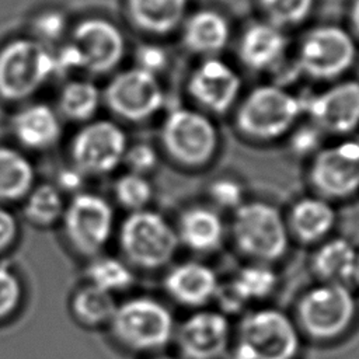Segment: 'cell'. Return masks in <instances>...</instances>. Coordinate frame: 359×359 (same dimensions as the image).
Here are the masks:
<instances>
[{
  "mask_svg": "<svg viewBox=\"0 0 359 359\" xmlns=\"http://www.w3.org/2000/svg\"><path fill=\"white\" fill-rule=\"evenodd\" d=\"M108 325L112 337L135 352L160 351L174 335L171 313L151 297H132L118 304Z\"/></svg>",
  "mask_w": 359,
  "mask_h": 359,
  "instance_id": "1",
  "label": "cell"
},
{
  "mask_svg": "<svg viewBox=\"0 0 359 359\" xmlns=\"http://www.w3.org/2000/svg\"><path fill=\"white\" fill-rule=\"evenodd\" d=\"M52 79V49L36 39H13L0 49V97L4 100H28Z\"/></svg>",
  "mask_w": 359,
  "mask_h": 359,
  "instance_id": "2",
  "label": "cell"
},
{
  "mask_svg": "<svg viewBox=\"0 0 359 359\" xmlns=\"http://www.w3.org/2000/svg\"><path fill=\"white\" fill-rule=\"evenodd\" d=\"M231 233L237 248L259 264L278 261L287 251V224L280 212L265 202H247L238 206Z\"/></svg>",
  "mask_w": 359,
  "mask_h": 359,
  "instance_id": "3",
  "label": "cell"
},
{
  "mask_svg": "<svg viewBox=\"0 0 359 359\" xmlns=\"http://www.w3.org/2000/svg\"><path fill=\"white\" fill-rule=\"evenodd\" d=\"M118 240L128 262L142 269L167 265L180 243L172 226L160 213L147 209L130 212L123 219Z\"/></svg>",
  "mask_w": 359,
  "mask_h": 359,
  "instance_id": "4",
  "label": "cell"
},
{
  "mask_svg": "<svg viewBox=\"0 0 359 359\" xmlns=\"http://www.w3.org/2000/svg\"><path fill=\"white\" fill-rule=\"evenodd\" d=\"M299 349L290 318L276 309H259L241 320L233 359H294Z\"/></svg>",
  "mask_w": 359,
  "mask_h": 359,
  "instance_id": "5",
  "label": "cell"
},
{
  "mask_svg": "<svg viewBox=\"0 0 359 359\" xmlns=\"http://www.w3.org/2000/svg\"><path fill=\"white\" fill-rule=\"evenodd\" d=\"M356 300L346 285L321 283L307 290L297 304L302 331L316 341L341 337L353 323Z\"/></svg>",
  "mask_w": 359,
  "mask_h": 359,
  "instance_id": "6",
  "label": "cell"
},
{
  "mask_svg": "<svg viewBox=\"0 0 359 359\" xmlns=\"http://www.w3.org/2000/svg\"><path fill=\"white\" fill-rule=\"evenodd\" d=\"M303 104L276 86L254 88L237 111V126L248 137L271 140L286 133L299 118Z\"/></svg>",
  "mask_w": 359,
  "mask_h": 359,
  "instance_id": "7",
  "label": "cell"
},
{
  "mask_svg": "<svg viewBox=\"0 0 359 359\" xmlns=\"http://www.w3.org/2000/svg\"><path fill=\"white\" fill-rule=\"evenodd\" d=\"M63 231L70 247L83 257H97L114 230V209L94 192H79L65 206Z\"/></svg>",
  "mask_w": 359,
  "mask_h": 359,
  "instance_id": "8",
  "label": "cell"
},
{
  "mask_svg": "<svg viewBox=\"0 0 359 359\" xmlns=\"http://www.w3.org/2000/svg\"><path fill=\"white\" fill-rule=\"evenodd\" d=\"M161 143L180 164L199 167L210 161L217 147V133L205 115L191 109H175L161 126Z\"/></svg>",
  "mask_w": 359,
  "mask_h": 359,
  "instance_id": "9",
  "label": "cell"
},
{
  "mask_svg": "<svg viewBox=\"0 0 359 359\" xmlns=\"http://www.w3.org/2000/svg\"><path fill=\"white\" fill-rule=\"evenodd\" d=\"M128 142L116 123L100 119L84 123L70 142L72 164L88 175L112 172L122 161Z\"/></svg>",
  "mask_w": 359,
  "mask_h": 359,
  "instance_id": "10",
  "label": "cell"
},
{
  "mask_svg": "<svg viewBox=\"0 0 359 359\" xmlns=\"http://www.w3.org/2000/svg\"><path fill=\"white\" fill-rule=\"evenodd\" d=\"M356 56L355 42L339 27L311 29L300 45L299 69L317 80H332L344 74Z\"/></svg>",
  "mask_w": 359,
  "mask_h": 359,
  "instance_id": "11",
  "label": "cell"
},
{
  "mask_svg": "<svg viewBox=\"0 0 359 359\" xmlns=\"http://www.w3.org/2000/svg\"><path fill=\"white\" fill-rule=\"evenodd\" d=\"M102 98L115 115L132 122L150 118L164 102L157 77L137 67L118 73L107 86Z\"/></svg>",
  "mask_w": 359,
  "mask_h": 359,
  "instance_id": "12",
  "label": "cell"
},
{
  "mask_svg": "<svg viewBox=\"0 0 359 359\" xmlns=\"http://www.w3.org/2000/svg\"><path fill=\"white\" fill-rule=\"evenodd\" d=\"M310 184L320 198L344 199L359 191V142L345 140L320 150L310 167Z\"/></svg>",
  "mask_w": 359,
  "mask_h": 359,
  "instance_id": "13",
  "label": "cell"
},
{
  "mask_svg": "<svg viewBox=\"0 0 359 359\" xmlns=\"http://www.w3.org/2000/svg\"><path fill=\"white\" fill-rule=\"evenodd\" d=\"M80 53L83 70L104 74L115 69L125 52V39L119 28L102 18L80 21L69 39Z\"/></svg>",
  "mask_w": 359,
  "mask_h": 359,
  "instance_id": "14",
  "label": "cell"
},
{
  "mask_svg": "<svg viewBox=\"0 0 359 359\" xmlns=\"http://www.w3.org/2000/svg\"><path fill=\"white\" fill-rule=\"evenodd\" d=\"M230 324L220 311H198L177 331V345L185 359H219L227 349Z\"/></svg>",
  "mask_w": 359,
  "mask_h": 359,
  "instance_id": "15",
  "label": "cell"
},
{
  "mask_svg": "<svg viewBox=\"0 0 359 359\" xmlns=\"http://www.w3.org/2000/svg\"><path fill=\"white\" fill-rule=\"evenodd\" d=\"M306 108L321 132L346 135L359 125V83H339L313 97Z\"/></svg>",
  "mask_w": 359,
  "mask_h": 359,
  "instance_id": "16",
  "label": "cell"
},
{
  "mask_svg": "<svg viewBox=\"0 0 359 359\" xmlns=\"http://www.w3.org/2000/svg\"><path fill=\"white\" fill-rule=\"evenodd\" d=\"M241 87L237 73L224 62L210 57L202 62L192 73L188 90L205 108L213 112L227 111Z\"/></svg>",
  "mask_w": 359,
  "mask_h": 359,
  "instance_id": "17",
  "label": "cell"
},
{
  "mask_svg": "<svg viewBox=\"0 0 359 359\" xmlns=\"http://www.w3.org/2000/svg\"><path fill=\"white\" fill-rule=\"evenodd\" d=\"M10 129L18 144L28 150L43 151L60 140L62 116L48 104L32 102L14 114Z\"/></svg>",
  "mask_w": 359,
  "mask_h": 359,
  "instance_id": "18",
  "label": "cell"
},
{
  "mask_svg": "<svg viewBox=\"0 0 359 359\" xmlns=\"http://www.w3.org/2000/svg\"><path fill=\"white\" fill-rule=\"evenodd\" d=\"M219 286L215 271L196 261H187L174 266L164 279L167 293L180 304L201 307L208 304Z\"/></svg>",
  "mask_w": 359,
  "mask_h": 359,
  "instance_id": "19",
  "label": "cell"
},
{
  "mask_svg": "<svg viewBox=\"0 0 359 359\" xmlns=\"http://www.w3.org/2000/svg\"><path fill=\"white\" fill-rule=\"evenodd\" d=\"M287 41L279 27L271 22L250 25L240 41V57L252 70L275 66L285 53Z\"/></svg>",
  "mask_w": 359,
  "mask_h": 359,
  "instance_id": "20",
  "label": "cell"
},
{
  "mask_svg": "<svg viewBox=\"0 0 359 359\" xmlns=\"http://www.w3.org/2000/svg\"><path fill=\"white\" fill-rule=\"evenodd\" d=\"M335 220L337 213L330 202L320 196H307L292 206L286 224L297 240L311 244L327 237Z\"/></svg>",
  "mask_w": 359,
  "mask_h": 359,
  "instance_id": "21",
  "label": "cell"
},
{
  "mask_svg": "<svg viewBox=\"0 0 359 359\" xmlns=\"http://www.w3.org/2000/svg\"><path fill=\"white\" fill-rule=\"evenodd\" d=\"M178 240L198 252H212L220 247L224 226L220 216L205 206L188 208L178 220Z\"/></svg>",
  "mask_w": 359,
  "mask_h": 359,
  "instance_id": "22",
  "label": "cell"
},
{
  "mask_svg": "<svg viewBox=\"0 0 359 359\" xmlns=\"http://www.w3.org/2000/svg\"><path fill=\"white\" fill-rule=\"evenodd\" d=\"M229 35V24L223 15L212 10H201L185 21L182 39L189 50L212 56L224 48Z\"/></svg>",
  "mask_w": 359,
  "mask_h": 359,
  "instance_id": "23",
  "label": "cell"
},
{
  "mask_svg": "<svg viewBox=\"0 0 359 359\" xmlns=\"http://www.w3.org/2000/svg\"><path fill=\"white\" fill-rule=\"evenodd\" d=\"M358 250L345 238L337 237L323 243L311 258L313 273L321 283H342L352 280Z\"/></svg>",
  "mask_w": 359,
  "mask_h": 359,
  "instance_id": "24",
  "label": "cell"
},
{
  "mask_svg": "<svg viewBox=\"0 0 359 359\" xmlns=\"http://www.w3.org/2000/svg\"><path fill=\"white\" fill-rule=\"evenodd\" d=\"M35 181L34 165L18 149L0 146V205L22 201Z\"/></svg>",
  "mask_w": 359,
  "mask_h": 359,
  "instance_id": "25",
  "label": "cell"
},
{
  "mask_svg": "<svg viewBox=\"0 0 359 359\" xmlns=\"http://www.w3.org/2000/svg\"><path fill=\"white\" fill-rule=\"evenodd\" d=\"M188 0H128L132 21L151 34H167L184 18Z\"/></svg>",
  "mask_w": 359,
  "mask_h": 359,
  "instance_id": "26",
  "label": "cell"
},
{
  "mask_svg": "<svg viewBox=\"0 0 359 359\" xmlns=\"http://www.w3.org/2000/svg\"><path fill=\"white\" fill-rule=\"evenodd\" d=\"M98 87L88 80H70L65 83L57 95V112L72 122H90L101 104Z\"/></svg>",
  "mask_w": 359,
  "mask_h": 359,
  "instance_id": "27",
  "label": "cell"
},
{
  "mask_svg": "<svg viewBox=\"0 0 359 359\" xmlns=\"http://www.w3.org/2000/svg\"><path fill=\"white\" fill-rule=\"evenodd\" d=\"M112 293H108L91 283L76 290L72 297V311L74 318L88 328L108 325L116 310Z\"/></svg>",
  "mask_w": 359,
  "mask_h": 359,
  "instance_id": "28",
  "label": "cell"
},
{
  "mask_svg": "<svg viewBox=\"0 0 359 359\" xmlns=\"http://www.w3.org/2000/svg\"><path fill=\"white\" fill-rule=\"evenodd\" d=\"M63 194L55 184L34 185L24 198V215L36 226L48 227L62 220L65 212Z\"/></svg>",
  "mask_w": 359,
  "mask_h": 359,
  "instance_id": "29",
  "label": "cell"
},
{
  "mask_svg": "<svg viewBox=\"0 0 359 359\" xmlns=\"http://www.w3.org/2000/svg\"><path fill=\"white\" fill-rule=\"evenodd\" d=\"M87 283H91L108 293L126 290L133 285L135 276L129 265L115 257L97 255L87 265Z\"/></svg>",
  "mask_w": 359,
  "mask_h": 359,
  "instance_id": "30",
  "label": "cell"
},
{
  "mask_svg": "<svg viewBox=\"0 0 359 359\" xmlns=\"http://www.w3.org/2000/svg\"><path fill=\"white\" fill-rule=\"evenodd\" d=\"M230 283L247 304L268 297L278 285V276L266 264L255 262L241 268Z\"/></svg>",
  "mask_w": 359,
  "mask_h": 359,
  "instance_id": "31",
  "label": "cell"
},
{
  "mask_svg": "<svg viewBox=\"0 0 359 359\" xmlns=\"http://www.w3.org/2000/svg\"><path fill=\"white\" fill-rule=\"evenodd\" d=\"M114 195L122 208L129 212H137L146 209L151 201L153 188L144 175L128 171L115 181Z\"/></svg>",
  "mask_w": 359,
  "mask_h": 359,
  "instance_id": "32",
  "label": "cell"
},
{
  "mask_svg": "<svg viewBox=\"0 0 359 359\" xmlns=\"http://www.w3.org/2000/svg\"><path fill=\"white\" fill-rule=\"evenodd\" d=\"M264 11L276 27L296 25L311 11L314 0H258Z\"/></svg>",
  "mask_w": 359,
  "mask_h": 359,
  "instance_id": "33",
  "label": "cell"
},
{
  "mask_svg": "<svg viewBox=\"0 0 359 359\" xmlns=\"http://www.w3.org/2000/svg\"><path fill=\"white\" fill-rule=\"evenodd\" d=\"M67 32V17L60 10L41 11L32 21L34 39L45 46H50L62 41Z\"/></svg>",
  "mask_w": 359,
  "mask_h": 359,
  "instance_id": "34",
  "label": "cell"
},
{
  "mask_svg": "<svg viewBox=\"0 0 359 359\" xmlns=\"http://www.w3.org/2000/svg\"><path fill=\"white\" fill-rule=\"evenodd\" d=\"M22 300V285L14 271L0 265V321L13 316Z\"/></svg>",
  "mask_w": 359,
  "mask_h": 359,
  "instance_id": "35",
  "label": "cell"
},
{
  "mask_svg": "<svg viewBox=\"0 0 359 359\" xmlns=\"http://www.w3.org/2000/svg\"><path fill=\"white\" fill-rule=\"evenodd\" d=\"M209 196L213 203L223 209H237L244 203L243 187L230 178L215 180L209 187Z\"/></svg>",
  "mask_w": 359,
  "mask_h": 359,
  "instance_id": "36",
  "label": "cell"
},
{
  "mask_svg": "<svg viewBox=\"0 0 359 359\" xmlns=\"http://www.w3.org/2000/svg\"><path fill=\"white\" fill-rule=\"evenodd\" d=\"M123 163L126 164L130 172L144 175L156 168L157 153L151 146L139 143L126 149Z\"/></svg>",
  "mask_w": 359,
  "mask_h": 359,
  "instance_id": "37",
  "label": "cell"
},
{
  "mask_svg": "<svg viewBox=\"0 0 359 359\" xmlns=\"http://www.w3.org/2000/svg\"><path fill=\"white\" fill-rule=\"evenodd\" d=\"M323 139V132L316 125L299 128L290 137V149L297 156H306L316 151Z\"/></svg>",
  "mask_w": 359,
  "mask_h": 359,
  "instance_id": "38",
  "label": "cell"
},
{
  "mask_svg": "<svg viewBox=\"0 0 359 359\" xmlns=\"http://www.w3.org/2000/svg\"><path fill=\"white\" fill-rule=\"evenodd\" d=\"M136 67L157 74L167 65V53L158 45H142L136 50Z\"/></svg>",
  "mask_w": 359,
  "mask_h": 359,
  "instance_id": "39",
  "label": "cell"
},
{
  "mask_svg": "<svg viewBox=\"0 0 359 359\" xmlns=\"http://www.w3.org/2000/svg\"><path fill=\"white\" fill-rule=\"evenodd\" d=\"M86 178L87 175L72 164L70 167L62 168L59 171L55 185L62 194H72L73 196L79 192H83Z\"/></svg>",
  "mask_w": 359,
  "mask_h": 359,
  "instance_id": "40",
  "label": "cell"
},
{
  "mask_svg": "<svg viewBox=\"0 0 359 359\" xmlns=\"http://www.w3.org/2000/svg\"><path fill=\"white\" fill-rule=\"evenodd\" d=\"M18 223L15 216L7 209V206L0 205V254L7 251L17 240Z\"/></svg>",
  "mask_w": 359,
  "mask_h": 359,
  "instance_id": "41",
  "label": "cell"
},
{
  "mask_svg": "<svg viewBox=\"0 0 359 359\" xmlns=\"http://www.w3.org/2000/svg\"><path fill=\"white\" fill-rule=\"evenodd\" d=\"M215 297L217 299L222 310L229 311V313H237V311H240L245 306V303L237 294V292L233 289L230 282L224 283L223 286L219 283Z\"/></svg>",
  "mask_w": 359,
  "mask_h": 359,
  "instance_id": "42",
  "label": "cell"
},
{
  "mask_svg": "<svg viewBox=\"0 0 359 359\" xmlns=\"http://www.w3.org/2000/svg\"><path fill=\"white\" fill-rule=\"evenodd\" d=\"M351 18H352V24H353L355 31L359 34V0H355V1H353Z\"/></svg>",
  "mask_w": 359,
  "mask_h": 359,
  "instance_id": "43",
  "label": "cell"
},
{
  "mask_svg": "<svg viewBox=\"0 0 359 359\" xmlns=\"http://www.w3.org/2000/svg\"><path fill=\"white\" fill-rule=\"evenodd\" d=\"M352 280L359 285V251H358V255H356V262H355V269H353Z\"/></svg>",
  "mask_w": 359,
  "mask_h": 359,
  "instance_id": "44",
  "label": "cell"
},
{
  "mask_svg": "<svg viewBox=\"0 0 359 359\" xmlns=\"http://www.w3.org/2000/svg\"><path fill=\"white\" fill-rule=\"evenodd\" d=\"M153 359H177V358H172V356H167V355H161V356H156Z\"/></svg>",
  "mask_w": 359,
  "mask_h": 359,
  "instance_id": "45",
  "label": "cell"
}]
</instances>
